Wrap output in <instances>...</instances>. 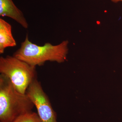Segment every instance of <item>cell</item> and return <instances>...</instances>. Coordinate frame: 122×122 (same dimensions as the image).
<instances>
[{
	"mask_svg": "<svg viewBox=\"0 0 122 122\" xmlns=\"http://www.w3.org/2000/svg\"><path fill=\"white\" fill-rule=\"evenodd\" d=\"M69 43L66 40L56 45L47 42L44 45L38 46L30 42L27 34L13 56L35 67L43 66L47 61L62 63L67 59Z\"/></svg>",
	"mask_w": 122,
	"mask_h": 122,
	"instance_id": "cell-1",
	"label": "cell"
},
{
	"mask_svg": "<svg viewBox=\"0 0 122 122\" xmlns=\"http://www.w3.org/2000/svg\"><path fill=\"white\" fill-rule=\"evenodd\" d=\"M34 105L26 94L18 91L9 79L0 75V122H12L32 111Z\"/></svg>",
	"mask_w": 122,
	"mask_h": 122,
	"instance_id": "cell-2",
	"label": "cell"
},
{
	"mask_svg": "<svg viewBox=\"0 0 122 122\" xmlns=\"http://www.w3.org/2000/svg\"><path fill=\"white\" fill-rule=\"evenodd\" d=\"M36 67L13 56L0 57V73L7 76L22 94H25L29 86L37 78Z\"/></svg>",
	"mask_w": 122,
	"mask_h": 122,
	"instance_id": "cell-3",
	"label": "cell"
},
{
	"mask_svg": "<svg viewBox=\"0 0 122 122\" xmlns=\"http://www.w3.org/2000/svg\"><path fill=\"white\" fill-rule=\"evenodd\" d=\"M25 94L36 107L38 114L42 122H57L56 114L37 78L29 86Z\"/></svg>",
	"mask_w": 122,
	"mask_h": 122,
	"instance_id": "cell-4",
	"label": "cell"
},
{
	"mask_svg": "<svg viewBox=\"0 0 122 122\" xmlns=\"http://www.w3.org/2000/svg\"><path fill=\"white\" fill-rule=\"evenodd\" d=\"M0 16L13 19L24 28H28V24L24 14L12 0H0Z\"/></svg>",
	"mask_w": 122,
	"mask_h": 122,
	"instance_id": "cell-5",
	"label": "cell"
},
{
	"mask_svg": "<svg viewBox=\"0 0 122 122\" xmlns=\"http://www.w3.org/2000/svg\"><path fill=\"white\" fill-rule=\"evenodd\" d=\"M16 46V42L13 36L11 25L0 18V54L4 53L7 48Z\"/></svg>",
	"mask_w": 122,
	"mask_h": 122,
	"instance_id": "cell-6",
	"label": "cell"
},
{
	"mask_svg": "<svg viewBox=\"0 0 122 122\" xmlns=\"http://www.w3.org/2000/svg\"><path fill=\"white\" fill-rule=\"evenodd\" d=\"M12 122H42L37 113L30 112L20 116Z\"/></svg>",
	"mask_w": 122,
	"mask_h": 122,
	"instance_id": "cell-7",
	"label": "cell"
},
{
	"mask_svg": "<svg viewBox=\"0 0 122 122\" xmlns=\"http://www.w3.org/2000/svg\"><path fill=\"white\" fill-rule=\"evenodd\" d=\"M111 1L113 3H117L120 2H122V0H111Z\"/></svg>",
	"mask_w": 122,
	"mask_h": 122,
	"instance_id": "cell-8",
	"label": "cell"
}]
</instances>
